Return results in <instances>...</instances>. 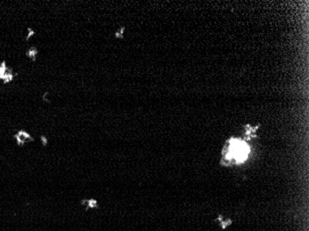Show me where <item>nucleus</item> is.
I'll return each instance as SVG.
<instances>
[{
  "label": "nucleus",
  "mask_w": 309,
  "mask_h": 231,
  "mask_svg": "<svg viewBox=\"0 0 309 231\" xmlns=\"http://www.w3.org/2000/svg\"><path fill=\"white\" fill-rule=\"evenodd\" d=\"M37 54H38V50L35 47H31L27 52H26V55L31 59L32 61L36 60V57H37Z\"/></svg>",
  "instance_id": "obj_5"
},
{
  "label": "nucleus",
  "mask_w": 309,
  "mask_h": 231,
  "mask_svg": "<svg viewBox=\"0 0 309 231\" xmlns=\"http://www.w3.org/2000/svg\"><path fill=\"white\" fill-rule=\"evenodd\" d=\"M40 140H41V142H42V145L43 146H46L47 143H48V140L47 138L44 136V135H41L40 136Z\"/></svg>",
  "instance_id": "obj_6"
},
{
  "label": "nucleus",
  "mask_w": 309,
  "mask_h": 231,
  "mask_svg": "<svg viewBox=\"0 0 309 231\" xmlns=\"http://www.w3.org/2000/svg\"><path fill=\"white\" fill-rule=\"evenodd\" d=\"M10 68H8L7 64L5 61H3L1 64H0V81H2L4 79V77L8 74V72L10 71Z\"/></svg>",
  "instance_id": "obj_4"
},
{
  "label": "nucleus",
  "mask_w": 309,
  "mask_h": 231,
  "mask_svg": "<svg viewBox=\"0 0 309 231\" xmlns=\"http://www.w3.org/2000/svg\"><path fill=\"white\" fill-rule=\"evenodd\" d=\"M250 153L249 146L239 139H231L226 153L227 160H234L237 164L243 163Z\"/></svg>",
  "instance_id": "obj_1"
},
{
  "label": "nucleus",
  "mask_w": 309,
  "mask_h": 231,
  "mask_svg": "<svg viewBox=\"0 0 309 231\" xmlns=\"http://www.w3.org/2000/svg\"><path fill=\"white\" fill-rule=\"evenodd\" d=\"M33 34H34V32H33L31 28H29V29H28V35H27V37H26V40H29V38L32 37Z\"/></svg>",
  "instance_id": "obj_7"
},
{
  "label": "nucleus",
  "mask_w": 309,
  "mask_h": 231,
  "mask_svg": "<svg viewBox=\"0 0 309 231\" xmlns=\"http://www.w3.org/2000/svg\"><path fill=\"white\" fill-rule=\"evenodd\" d=\"M80 206L82 208V210L84 212H88V211H93V210L98 209L99 203L93 198H90V199L84 198V199H82L80 201Z\"/></svg>",
  "instance_id": "obj_3"
},
{
  "label": "nucleus",
  "mask_w": 309,
  "mask_h": 231,
  "mask_svg": "<svg viewBox=\"0 0 309 231\" xmlns=\"http://www.w3.org/2000/svg\"><path fill=\"white\" fill-rule=\"evenodd\" d=\"M14 139H15L16 143H17L19 146H23V145H25V144H27V143H30V142H34L33 137H32L29 132H27V131H24V130H21V131H19L14 135Z\"/></svg>",
  "instance_id": "obj_2"
}]
</instances>
